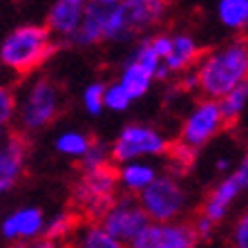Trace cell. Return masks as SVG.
<instances>
[{"label":"cell","mask_w":248,"mask_h":248,"mask_svg":"<svg viewBox=\"0 0 248 248\" xmlns=\"http://www.w3.org/2000/svg\"><path fill=\"white\" fill-rule=\"evenodd\" d=\"M27 248H56V244H52V242H47V239H36V242H31V244H27Z\"/></svg>","instance_id":"cell-35"},{"label":"cell","mask_w":248,"mask_h":248,"mask_svg":"<svg viewBox=\"0 0 248 248\" xmlns=\"http://www.w3.org/2000/svg\"><path fill=\"white\" fill-rule=\"evenodd\" d=\"M103 92H105V83L101 81H92L85 85V90L81 94V103L87 114L98 116L103 112Z\"/></svg>","instance_id":"cell-27"},{"label":"cell","mask_w":248,"mask_h":248,"mask_svg":"<svg viewBox=\"0 0 248 248\" xmlns=\"http://www.w3.org/2000/svg\"><path fill=\"white\" fill-rule=\"evenodd\" d=\"M16 119V92L9 85L0 83V137L9 132Z\"/></svg>","instance_id":"cell-25"},{"label":"cell","mask_w":248,"mask_h":248,"mask_svg":"<svg viewBox=\"0 0 248 248\" xmlns=\"http://www.w3.org/2000/svg\"><path fill=\"white\" fill-rule=\"evenodd\" d=\"M5 248H27V244H20V242H18V244H9V246H5Z\"/></svg>","instance_id":"cell-37"},{"label":"cell","mask_w":248,"mask_h":248,"mask_svg":"<svg viewBox=\"0 0 248 248\" xmlns=\"http://www.w3.org/2000/svg\"><path fill=\"white\" fill-rule=\"evenodd\" d=\"M224 119H221L219 105L210 98H199L192 110L186 114L184 123L179 127V139L177 143L190 148V150H202L217 134L224 132Z\"/></svg>","instance_id":"cell-7"},{"label":"cell","mask_w":248,"mask_h":248,"mask_svg":"<svg viewBox=\"0 0 248 248\" xmlns=\"http://www.w3.org/2000/svg\"><path fill=\"white\" fill-rule=\"evenodd\" d=\"M202 56V47L199 43L188 34H174L170 38V52L161 63L168 69V74H184L188 69H192Z\"/></svg>","instance_id":"cell-17"},{"label":"cell","mask_w":248,"mask_h":248,"mask_svg":"<svg viewBox=\"0 0 248 248\" xmlns=\"http://www.w3.org/2000/svg\"><path fill=\"white\" fill-rule=\"evenodd\" d=\"M27 168V141L23 134H9L0 141V199L12 192Z\"/></svg>","instance_id":"cell-13"},{"label":"cell","mask_w":248,"mask_h":248,"mask_svg":"<svg viewBox=\"0 0 248 248\" xmlns=\"http://www.w3.org/2000/svg\"><path fill=\"white\" fill-rule=\"evenodd\" d=\"M90 143H92V139H90V134L83 132V130H63L56 137V141H54V150L58 155L67 156V159L81 161L83 155L90 148Z\"/></svg>","instance_id":"cell-21"},{"label":"cell","mask_w":248,"mask_h":248,"mask_svg":"<svg viewBox=\"0 0 248 248\" xmlns=\"http://www.w3.org/2000/svg\"><path fill=\"white\" fill-rule=\"evenodd\" d=\"M168 14V0H123L105 16L103 41L130 43L134 36L156 27Z\"/></svg>","instance_id":"cell-4"},{"label":"cell","mask_w":248,"mask_h":248,"mask_svg":"<svg viewBox=\"0 0 248 248\" xmlns=\"http://www.w3.org/2000/svg\"><path fill=\"white\" fill-rule=\"evenodd\" d=\"M170 38H172L170 34H152V36H148V43H150L152 52L161 58V61L168 56V52H170Z\"/></svg>","instance_id":"cell-32"},{"label":"cell","mask_w":248,"mask_h":248,"mask_svg":"<svg viewBox=\"0 0 248 248\" xmlns=\"http://www.w3.org/2000/svg\"><path fill=\"white\" fill-rule=\"evenodd\" d=\"M96 2H101V5H105V7H116V5H121L123 0H96Z\"/></svg>","instance_id":"cell-36"},{"label":"cell","mask_w":248,"mask_h":248,"mask_svg":"<svg viewBox=\"0 0 248 248\" xmlns=\"http://www.w3.org/2000/svg\"><path fill=\"white\" fill-rule=\"evenodd\" d=\"M110 7L101 5L96 0H90L85 7V14L81 18V25L69 38V43L76 47H94L103 43V29H105V16Z\"/></svg>","instance_id":"cell-16"},{"label":"cell","mask_w":248,"mask_h":248,"mask_svg":"<svg viewBox=\"0 0 248 248\" xmlns=\"http://www.w3.org/2000/svg\"><path fill=\"white\" fill-rule=\"evenodd\" d=\"M217 105H219L224 125H235V123H239L244 112H246V105H248V83L237 85L235 90L224 94V96L217 101Z\"/></svg>","instance_id":"cell-20"},{"label":"cell","mask_w":248,"mask_h":248,"mask_svg":"<svg viewBox=\"0 0 248 248\" xmlns=\"http://www.w3.org/2000/svg\"><path fill=\"white\" fill-rule=\"evenodd\" d=\"M199 78V92L203 98L219 101L237 85L248 83V45L244 38H235L202 54L195 65Z\"/></svg>","instance_id":"cell-1"},{"label":"cell","mask_w":248,"mask_h":248,"mask_svg":"<svg viewBox=\"0 0 248 248\" xmlns=\"http://www.w3.org/2000/svg\"><path fill=\"white\" fill-rule=\"evenodd\" d=\"M116 186L121 188L125 195L137 197L139 192H143L152 181L159 177V170L152 161L139 159V161H127L116 168Z\"/></svg>","instance_id":"cell-15"},{"label":"cell","mask_w":248,"mask_h":248,"mask_svg":"<svg viewBox=\"0 0 248 248\" xmlns=\"http://www.w3.org/2000/svg\"><path fill=\"white\" fill-rule=\"evenodd\" d=\"M45 213L38 206H20L0 217V237L9 244H31L43 237Z\"/></svg>","instance_id":"cell-12"},{"label":"cell","mask_w":248,"mask_h":248,"mask_svg":"<svg viewBox=\"0 0 248 248\" xmlns=\"http://www.w3.org/2000/svg\"><path fill=\"white\" fill-rule=\"evenodd\" d=\"M195 231L188 221H166L148 224L125 248H197Z\"/></svg>","instance_id":"cell-11"},{"label":"cell","mask_w":248,"mask_h":248,"mask_svg":"<svg viewBox=\"0 0 248 248\" xmlns=\"http://www.w3.org/2000/svg\"><path fill=\"white\" fill-rule=\"evenodd\" d=\"M116 177L112 168H103L96 172H85L81 184L76 186L74 199L87 217H103L112 202L116 199Z\"/></svg>","instance_id":"cell-10"},{"label":"cell","mask_w":248,"mask_h":248,"mask_svg":"<svg viewBox=\"0 0 248 248\" xmlns=\"http://www.w3.org/2000/svg\"><path fill=\"white\" fill-rule=\"evenodd\" d=\"M78 248H125L121 242H116L110 232H105L101 224H90L83 228L78 237Z\"/></svg>","instance_id":"cell-23"},{"label":"cell","mask_w":248,"mask_h":248,"mask_svg":"<svg viewBox=\"0 0 248 248\" xmlns=\"http://www.w3.org/2000/svg\"><path fill=\"white\" fill-rule=\"evenodd\" d=\"M56 52L54 36L45 25L27 23L12 29L0 43V65L16 76H27Z\"/></svg>","instance_id":"cell-2"},{"label":"cell","mask_w":248,"mask_h":248,"mask_svg":"<svg viewBox=\"0 0 248 248\" xmlns=\"http://www.w3.org/2000/svg\"><path fill=\"white\" fill-rule=\"evenodd\" d=\"M195 150H190V148H186V145L181 143H170V150H168L166 156H170V161L177 163V166L184 170L186 166H190L192 161H195Z\"/></svg>","instance_id":"cell-30"},{"label":"cell","mask_w":248,"mask_h":248,"mask_svg":"<svg viewBox=\"0 0 248 248\" xmlns=\"http://www.w3.org/2000/svg\"><path fill=\"white\" fill-rule=\"evenodd\" d=\"M116 83L125 90L127 96L132 98V101H139V98H143L145 94L150 92V87L155 85V78H152L150 72H145L141 65L134 63L132 58H127L125 63H123L121 72H119Z\"/></svg>","instance_id":"cell-18"},{"label":"cell","mask_w":248,"mask_h":248,"mask_svg":"<svg viewBox=\"0 0 248 248\" xmlns=\"http://www.w3.org/2000/svg\"><path fill=\"white\" fill-rule=\"evenodd\" d=\"M231 246L232 248H248V215L242 213L231 228Z\"/></svg>","instance_id":"cell-29"},{"label":"cell","mask_w":248,"mask_h":248,"mask_svg":"<svg viewBox=\"0 0 248 248\" xmlns=\"http://www.w3.org/2000/svg\"><path fill=\"white\" fill-rule=\"evenodd\" d=\"M61 110H63L61 87L47 76H34L25 83L20 94H16L14 123L23 134H34L52 125Z\"/></svg>","instance_id":"cell-3"},{"label":"cell","mask_w":248,"mask_h":248,"mask_svg":"<svg viewBox=\"0 0 248 248\" xmlns=\"http://www.w3.org/2000/svg\"><path fill=\"white\" fill-rule=\"evenodd\" d=\"M90 0H54L47 14V25L49 34L54 38H63L69 43L74 31L81 25V18L85 14V7Z\"/></svg>","instance_id":"cell-14"},{"label":"cell","mask_w":248,"mask_h":248,"mask_svg":"<svg viewBox=\"0 0 248 248\" xmlns=\"http://www.w3.org/2000/svg\"><path fill=\"white\" fill-rule=\"evenodd\" d=\"M170 150V139L156 130L155 125L145 123H127L116 139L110 143V159L119 166L139 159H159Z\"/></svg>","instance_id":"cell-6"},{"label":"cell","mask_w":248,"mask_h":248,"mask_svg":"<svg viewBox=\"0 0 248 248\" xmlns=\"http://www.w3.org/2000/svg\"><path fill=\"white\" fill-rule=\"evenodd\" d=\"M179 85H181V90H184V92H199V78H197L195 67L181 74V83H179Z\"/></svg>","instance_id":"cell-33"},{"label":"cell","mask_w":248,"mask_h":248,"mask_svg":"<svg viewBox=\"0 0 248 248\" xmlns=\"http://www.w3.org/2000/svg\"><path fill=\"white\" fill-rule=\"evenodd\" d=\"M190 226H192V231H195V235H197L199 242H208V239L215 235V228H217L213 221H208L206 217H202V215H197L195 221H192Z\"/></svg>","instance_id":"cell-31"},{"label":"cell","mask_w":248,"mask_h":248,"mask_svg":"<svg viewBox=\"0 0 248 248\" xmlns=\"http://www.w3.org/2000/svg\"><path fill=\"white\" fill-rule=\"evenodd\" d=\"M98 224L103 226L105 232H110L116 242L127 246L150 221H148L145 213L139 206L137 197L121 195L108 206V210L103 213Z\"/></svg>","instance_id":"cell-9"},{"label":"cell","mask_w":248,"mask_h":248,"mask_svg":"<svg viewBox=\"0 0 248 248\" xmlns=\"http://www.w3.org/2000/svg\"><path fill=\"white\" fill-rule=\"evenodd\" d=\"M76 231V217L72 213H58L52 219L45 221V231H43V239L52 244H58L67 239L72 232Z\"/></svg>","instance_id":"cell-22"},{"label":"cell","mask_w":248,"mask_h":248,"mask_svg":"<svg viewBox=\"0 0 248 248\" xmlns=\"http://www.w3.org/2000/svg\"><path fill=\"white\" fill-rule=\"evenodd\" d=\"M248 188V161L244 156L239 166L235 170L226 174L224 179H219L215 184V188L208 192L206 202L202 203V217H206L208 221H213L215 226H219L221 221L231 215L232 206L239 197L246 192Z\"/></svg>","instance_id":"cell-8"},{"label":"cell","mask_w":248,"mask_h":248,"mask_svg":"<svg viewBox=\"0 0 248 248\" xmlns=\"http://www.w3.org/2000/svg\"><path fill=\"white\" fill-rule=\"evenodd\" d=\"M130 58H132L137 65H141L145 72H150L152 78H155V74L159 72V67H161V58L152 52V47H150V43H148V38L139 41V45L134 47V52L130 54Z\"/></svg>","instance_id":"cell-28"},{"label":"cell","mask_w":248,"mask_h":248,"mask_svg":"<svg viewBox=\"0 0 248 248\" xmlns=\"http://www.w3.org/2000/svg\"><path fill=\"white\" fill-rule=\"evenodd\" d=\"M134 101L127 96V92L123 90L119 83H105V92H103V110L110 112H125L130 110V105Z\"/></svg>","instance_id":"cell-26"},{"label":"cell","mask_w":248,"mask_h":248,"mask_svg":"<svg viewBox=\"0 0 248 248\" xmlns=\"http://www.w3.org/2000/svg\"><path fill=\"white\" fill-rule=\"evenodd\" d=\"M215 168L219 170V172H224V174H228L232 170V163H231V159H226V156H221V159H217V163H215Z\"/></svg>","instance_id":"cell-34"},{"label":"cell","mask_w":248,"mask_h":248,"mask_svg":"<svg viewBox=\"0 0 248 248\" xmlns=\"http://www.w3.org/2000/svg\"><path fill=\"white\" fill-rule=\"evenodd\" d=\"M137 202L152 224L179 221L188 210V192L174 174H159L143 192L137 195Z\"/></svg>","instance_id":"cell-5"},{"label":"cell","mask_w":248,"mask_h":248,"mask_svg":"<svg viewBox=\"0 0 248 248\" xmlns=\"http://www.w3.org/2000/svg\"><path fill=\"white\" fill-rule=\"evenodd\" d=\"M110 145L105 141H92L81 159V168L83 172H96L103 168H110Z\"/></svg>","instance_id":"cell-24"},{"label":"cell","mask_w":248,"mask_h":248,"mask_svg":"<svg viewBox=\"0 0 248 248\" xmlns=\"http://www.w3.org/2000/svg\"><path fill=\"white\" fill-rule=\"evenodd\" d=\"M215 14L231 31H244L248 27V0H217Z\"/></svg>","instance_id":"cell-19"}]
</instances>
